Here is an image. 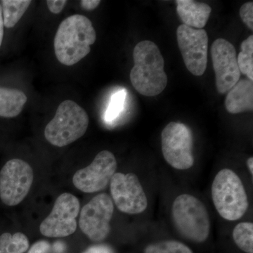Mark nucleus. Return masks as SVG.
<instances>
[{"mask_svg":"<svg viewBox=\"0 0 253 253\" xmlns=\"http://www.w3.org/2000/svg\"><path fill=\"white\" fill-rule=\"evenodd\" d=\"M113 212L114 206L109 195H97L82 208L80 228L91 241H104L111 231Z\"/></svg>","mask_w":253,"mask_h":253,"instance_id":"nucleus-8","label":"nucleus"},{"mask_svg":"<svg viewBox=\"0 0 253 253\" xmlns=\"http://www.w3.org/2000/svg\"><path fill=\"white\" fill-rule=\"evenodd\" d=\"M240 16L245 24L253 30V2L249 1L243 4L240 9Z\"/></svg>","mask_w":253,"mask_h":253,"instance_id":"nucleus-23","label":"nucleus"},{"mask_svg":"<svg viewBox=\"0 0 253 253\" xmlns=\"http://www.w3.org/2000/svg\"><path fill=\"white\" fill-rule=\"evenodd\" d=\"M64 244L62 243L57 242L54 245V251L55 253H60L64 251Z\"/></svg>","mask_w":253,"mask_h":253,"instance_id":"nucleus-29","label":"nucleus"},{"mask_svg":"<svg viewBox=\"0 0 253 253\" xmlns=\"http://www.w3.org/2000/svg\"><path fill=\"white\" fill-rule=\"evenodd\" d=\"M213 204L219 215L226 220L241 219L249 208L247 194L242 181L230 169L217 173L212 184Z\"/></svg>","mask_w":253,"mask_h":253,"instance_id":"nucleus-3","label":"nucleus"},{"mask_svg":"<svg viewBox=\"0 0 253 253\" xmlns=\"http://www.w3.org/2000/svg\"><path fill=\"white\" fill-rule=\"evenodd\" d=\"M27 100L25 93L19 89L0 86V117H16L23 111Z\"/></svg>","mask_w":253,"mask_h":253,"instance_id":"nucleus-16","label":"nucleus"},{"mask_svg":"<svg viewBox=\"0 0 253 253\" xmlns=\"http://www.w3.org/2000/svg\"><path fill=\"white\" fill-rule=\"evenodd\" d=\"M80 208L79 200L73 194L60 195L49 215L41 223V234L50 238L66 237L73 234L77 229L76 218Z\"/></svg>","mask_w":253,"mask_h":253,"instance_id":"nucleus-9","label":"nucleus"},{"mask_svg":"<svg viewBox=\"0 0 253 253\" xmlns=\"http://www.w3.org/2000/svg\"><path fill=\"white\" fill-rule=\"evenodd\" d=\"M134 66L131 70V84L139 94L155 96L162 93L168 84L165 61L153 42L141 41L133 51Z\"/></svg>","mask_w":253,"mask_h":253,"instance_id":"nucleus-2","label":"nucleus"},{"mask_svg":"<svg viewBox=\"0 0 253 253\" xmlns=\"http://www.w3.org/2000/svg\"><path fill=\"white\" fill-rule=\"evenodd\" d=\"M110 187L113 201L121 212L137 214L147 208V197L134 173H116L110 181Z\"/></svg>","mask_w":253,"mask_h":253,"instance_id":"nucleus-10","label":"nucleus"},{"mask_svg":"<svg viewBox=\"0 0 253 253\" xmlns=\"http://www.w3.org/2000/svg\"><path fill=\"white\" fill-rule=\"evenodd\" d=\"M241 51L238 56L237 62L240 72L246 75L250 81H253V36H249L243 42Z\"/></svg>","mask_w":253,"mask_h":253,"instance_id":"nucleus-20","label":"nucleus"},{"mask_svg":"<svg viewBox=\"0 0 253 253\" xmlns=\"http://www.w3.org/2000/svg\"><path fill=\"white\" fill-rule=\"evenodd\" d=\"M34 174L29 164L21 159L8 161L0 171V199L6 206L22 202L33 184Z\"/></svg>","mask_w":253,"mask_h":253,"instance_id":"nucleus-7","label":"nucleus"},{"mask_svg":"<svg viewBox=\"0 0 253 253\" xmlns=\"http://www.w3.org/2000/svg\"><path fill=\"white\" fill-rule=\"evenodd\" d=\"M211 54L218 92L225 94L241 77L235 48L229 41L219 38L213 42Z\"/></svg>","mask_w":253,"mask_h":253,"instance_id":"nucleus-13","label":"nucleus"},{"mask_svg":"<svg viewBox=\"0 0 253 253\" xmlns=\"http://www.w3.org/2000/svg\"><path fill=\"white\" fill-rule=\"evenodd\" d=\"M117 169V161L112 153L101 151L87 167L77 171L73 178L74 186L83 192H97L109 184Z\"/></svg>","mask_w":253,"mask_h":253,"instance_id":"nucleus-12","label":"nucleus"},{"mask_svg":"<svg viewBox=\"0 0 253 253\" xmlns=\"http://www.w3.org/2000/svg\"><path fill=\"white\" fill-rule=\"evenodd\" d=\"M176 38L188 71L194 76H203L208 63V37L206 31L182 24L177 28Z\"/></svg>","mask_w":253,"mask_h":253,"instance_id":"nucleus-11","label":"nucleus"},{"mask_svg":"<svg viewBox=\"0 0 253 253\" xmlns=\"http://www.w3.org/2000/svg\"><path fill=\"white\" fill-rule=\"evenodd\" d=\"M248 167H249L250 172L251 175H253V158L251 157L248 159L247 161Z\"/></svg>","mask_w":253,"mask_h":253,"instance_id":"nucleus-30","label":"nucleus"},{"mask_svg":"<svg viewBox=\"0 0 253 253\" xmlns=\"http://www.w3.org/2000/svg\"><path fill=\"white\" fill-rule=\"evenodd\" d=\"M96 39V31L89 18L81 14L65 18L54 38L56 59L65 66H73L90 52Z\"/></svg>","mask_w":253,"mask_h":253,"instance_id":"nucleus-1","label":"nucleus"},{"mask_svg":"<svg viewBox=\"0 0 253 253\" xmlns=\"http://www.w3.org/2000/svg\"><path fill=\"white\" fill-rule=\"evenodd\" d=\"M126 96V89L118 91L113 95L109 107L105 113L104 119L106 122H113L120 116L124 109Z\"/></svg>","mask_w":253,"mask_h":253,"instance_id":"nucleus-22","label":"nucleus"},{"mask_svg":"<svg viewBox=\"0 0 253 253\" xmlns=\"http://www.w3.org/2000/svg\"><path fill=\"white\" fill-rule=\"evenodd\" d=\"M172 220L184 239L194 243L205 242L211 232V221L206 206L190 194H181L173 202Z\"/></svg>","mask_w":253,"mask_h":253,"instance_id":"nucleus-5","label":"nucleus"},{"mask_svg":"<svg viewBox=\"0 0 253 253\" xmlns=\"http://www.w3.org/2000/svg\"><path fill=\"white\" fill-rule=\"evenodd\" d=\"M101 3L99 0H82L81 6L86 11H92L97 7Z\"/></svg>","mask_w":253,"mask_h":253,"instance_id":"nucleus-27","label":"nucleus"},{"mask_svg":"<svg viewBox=\"0 0 253 253\" xmlns=\"http://www.w3.org/2000/svg\"><path fill=\"white\" fill-rule=\"evenodd\" d=\"M31 0H2L1 1L4 26L14 27L31 5Z\"/></svg>","mask_w":253,"mask_h":253,"instance_id":"nucleus-17","label":"nucleus"},{"mask_svg":"<svg viewBox=\"0 0 253 253\" xmlns=\"http://www.w3.org/2000/svg\"><path fill=\"white\" fill-rule=\"evenodd\" d=\"M176 4L177 14L185 26L202 29L207 24L212 11L209 5L193 0H177Z\"/></svg>","mask_w":253,"mask_h":253,"instance_id":"nucleus-14","label":"nucleus"},{"mask_svg":"<svg viewBox=\"0 0 253 253\" xmlns=\"http://www.w3.org/2000/svg\"><path fill=\"white\" fill-rule=\"evenodd\" d=\"M29 248L27 236L23 233L11 235L4 233L0 236V253H23Z\"/></svg>","mask_w":253,"mask_h":253,"instance_id":"nucleus-18","label":"nucleus"},{"mask_svg":"<svg viewBox=\"0 0 253 253\" xmlns=\"http://www.w3.org/2000/svg\"><path fill=\"white\" fill-rule=\"evenodd\" d=\"M226 111L237 114L253 110V83L250 80L239 81L228 91L225 100Z\"/></svg>","mask_w":253,"mask_h":253,"instance_id":"nucleus-15","label":"nucleus"},{"mask_svg":"<svg viewBox=\"0 0 253 253\" xmlns=\"http://www.w3.org/2000/svg\"><path fill=\"white\" fill-rule=\"evenodd\" d=\"M51 245L46 241H40L33 244L28 253H50Z\"/></svg>","mask_w":253,"mask_h":253,"instance_id":"nucleus-25","label":"nucleus"},{"mask_svg":"<svg viewBox=\"0 0 253 253\" xmlns=\"http://www.w3.org/2000/svg\"><path fill=\"white\" fill-rule=\"evenodd\" d=\"M144 253H194L185 244L176 241H164L149 245Z\"/></svg>","mask_w":253,"mask_h":253,"instance_id":"nucleus-21","label":"nucleus"},{"mask_svg":"<svg viewBox=\"0 0 253 253\" xmlns=\"http://www.w3.org/2000/svg\"><path fill=\"white\" fill-rule=\"evenodd\" d=\"M89 116L81 106L72 100L59 105L54 118L44 129V136L50 144L63 147L72 144L85 134Z\"/></svg>","mask_w":253,"mask_h":253,"instance_id":"nucleus-4","label":"nucleus"},{"mask_svg":"<svg viewBox=\"0 0 253 253\" xmlns=\"http://www.w3.org/2000/svg\"><path fill=\"white\" fill-rule=\"evenodd\" d=\"M67 1L66 0H48L46 1L48 9L54 14H59L63 11Z\"/></svg>","mask_w":253,"mask_h":253,"instance_id":"nucleus-24","label":"nucleus"},{"mask_svg":"<svg viewBox=\"0 0 253 253\" xmlns=\"http://www.w3.org/2000/svg\"><path fill=\"white\" fill-rule=\"evenodd\" d=\"M83 253H114V251L107 245L101 244L91 246Z\"/></svg>","mask_w":253,"mask_h":253,"instance_id":"nucleus-26","label":"nucleus"},{"mask_svg":"<svg viewBox=\"0 0 253 253\" xmlns=\"http://www.w3.org/2000/svg\"><path fill=\"white\" fill-rule=\"evenodd\" d=\"M233 239L236 246L246 253H253V224L241 222L233 231Z\"/></svg>","mask_w":253,"mask_h":253,"instance_id":"nucleus-19","label":"nucleus"},{"mask_svg":"<svg viewBox=\"0 0 253 253\" xmlns=\"http://www.w3.org/2000/svg\"><path fill=\"white\" fill-rule=\"evenodd\" d=\"M4 22H3L2 11H1V6L0 4V47H1V43H2L3 37H4Z\"/></svg>","mask_w":253,"mask_h":253,"instance_id":"nucleus-28","label":"nucleus"},{"mask_svg":"<svg viewBox=\"0 0 253 253\" xmlns=\"http://www.w3.org/2000/svg\"><path fill=\"white\" fill-rule=\"evenodd\" d=\"M161 146L165 160L171 167L185 170L194 166V135L186 125L169 123L161 134Z\"/></svg>","mask_w":253,"mask_h":253,"instance_id":"nucleus-6","label":"nucleus"}]
</instances>
